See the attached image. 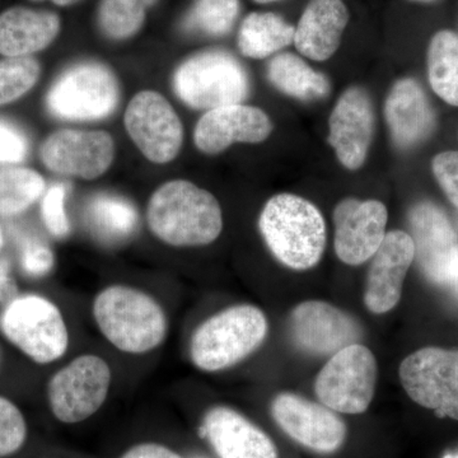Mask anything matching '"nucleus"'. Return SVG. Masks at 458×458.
<instances>
[{"mask_svg": "<svg viewBox=\"0 0 458 458\" xmlns=\"http://www.w3.org/2000/svg\"><path fill=\"white\" fill-rule=\"evenodd\" d=\"M86 219L93 233L107 242L131 237L138 225L134 205L119 195L99 194L90 199Z\"/></svg>", "mask_w": 458, "mask_h": 458, "instance_id": "26", "label": "nucleus"}, {"mask_svg": "<svg viewBox=\"0 0 458 458\" xmlns=\"http://www.w3.org/2000/svg\"><path fill=\"white\" fill-rule=\"evenodd\" d=\"M412 2L430 3V2H434V0H412Z\"/></svg>", "mask_w": 458, "mask_h": 458, "instance_id": "42", "label": "nucleus"}, {"mask_svg": "<svg viewBox=\"0 0 458 458\" xmlns=\"http://www.w3.org/2000/svg\"><path fill=\"white\" fill-rule=\"evenodd\" d=\"M432 170L445 197L458 209V150H448L434 157Z\"/></svg>", "mask_w": 458, "mask_h": 458, "instance_id": "34", "label": "nucleus"}, {"mask_svg": "<svg viewBox=\"0 0 458 458\" xmlns=\"http://www.w3.org/2000/svg\"><path fill=\"white\" fill-rule=\"evenodd\" d=\"M60 32L55 13L23 7L8 9L0 16V55L30 56L47 49Z\"/></svg>", "mask_w": 458, "mask_h": 458, "instance_id": "23", "label": "nucleus"}, {"mask_svg": "<svg viewBox=\"0 0 458 458\" xmlns=\"http://www.w3.org/2000/svg\"><path fill=\"white\" fill-rule=\"evenodd\" d=\"M348 22L343 0H311L295 27V47L309 59L325 62L339 49Z\"/></svg>", "mask_w": 458, "mask_h": 458, "instance_id": "22", "label": "nucleus"}, {"mask_svg": "<svg viewBox=\"0 0 458 458\" xmlns=\"http://www.w3.org/2000/svg\"><path fill=\"white\" fill-rule=\"evenodd\" d=\"M259 229L274 258L293 270H309L322 259L327 225L318 208L294 194H278L264 205Z\"/></svg>", "mask_w": 458, "mask_h": 458, "instance_id": "3", "label": "nucleus"}, {"mask_svg": "<svg viewBox=\"0 0 458 458\" xmlns=\"http://www.w3.org/2000/svg\"><path fill=\"white\" fill-rule=\"evenodd\" d=\"M126 131L148 161L170 164L183 143V126L170 102L155 90L132 98L123 116Z\"/></svg>", "mask_w": 458, "mask_h": 458, "instance_id": "11", "label": "nucleus"}, {"mask_svg": "<svg viewBox=\"0 0 458 458\" xmlns=\"http://www.w3.org/2000/svg\"><path fill=\"white\" fill-rule=\"evenodd\" d=\"M445 458H458V454L457 456H454V454H447Z\"/></svg>", "mask_w": 458, "mask_h": 458, "instance_id": "44", "label": "nucleus"}, {"mask_svg": "<svg viewBox=\"0 0 458 458\" xmlns=\"http://www.w3.org/2000/svg\"><path fill=\"white\" fill-rule=\"evenodd\" d=\"M38 2V0H35ZM54 4L60 5V7H66V5H73L75 3L80 2V0H51Z\"/></svg>", "mask_w": 458, "mask_h": 458, "instance_id": "40", "label": "nucleus"}, {"mask_svg": "<svg viewBox=\"0 0 458 458\" xmlns=\"http://www.w3.org/2000/svg\"><path fill=\"white\" fill-rule=\"evenodd\" d=\"M415 260L430 283L447 285L458 256V240L447 214L430 201L414 205L409 213Z\"/></svg>", "mask_w": 458, "mask_h": 458, "instance_id": "15", "label": "nucleus"}, {"mask_svg": "<svg viewBox=\"0 0 458 458\" xmlns=\"http://www.w3.org/2000/svg\"><path fill=\"white\" fill-rule=\"evenodd\" d=\"M92 315L102 336L125 354H148L167 336L164 307L135 286L114 284L102 289L93 300Z\"/></svg>", "mask_w": 458, "mask_h": 458, "instance_id": "2", "label": "nucleus"}, {"mask_svg": "<svg viewBox=\"0 0 458 458\" xmlns=\"http://www.w3.org/2000/svg\"><path fill=\"white\" fill-rule=\"evenodd\" d=\"M157 0H102L98 7L99 29L111 40L131 38L140 31L147 11Z\"/></svg>", "mask_w": 458, "mask_h": 458, "instance_id": "29", "label": "nucleus"}, {"mask_svg": "<svg viewBox=\"0 0 458 458\" xmlns=\"http://www.w3.org/2000/svg\"><path fill=\"white\" fill-rule=\"evenodd\" d=\"M120 101L116 75L99 63H80L56 78L47 96V110L59 119L90 122L111 116Z\"/></svg>", "mask_w": 458, "mask_h": 458, "instance_id": "7", "label": "nucleus"}, {"mask_svg": "<svg viewBox=\"0 0 458 458\" xmlns=\"http://www.w3.org/2000/svg\"><path fill=\"white\" fill-rule=\"evenodd\" d=\"M269 322L254 304H236L201 322L189 344V357L201 372H221L245 360L267 340Z\"/></svg>", "mask_w": 458, "mask_h": 458, "instance_id": "4", "label": "nucleus"}, {"mask_svg": "<svg viewBox=\"0 0 458 458\" xmlns=\"http://www.w3.org/2000/svg\"><path fill=\"white\" fill-rule=\"evenodd\" d=\"M172 87L189 107L209 111L242 104L250 93V80L236 57L210 50L181 63L172 77Z\"/></svg>", "mask_w": 458, "mask_h": 458, "instance_id": "5", "label": "nucleus"}, {"mask_svg": "<svg viewBox=\"0 0 458 458\" xmlns=\"http://www.w3.org/2000/svg\"><path fill=\"white\" fill-rule=\"evenodd\" d=\"M414 260V242L408 232H387L367 276L364 304L370 312L384 315L399 304L406 274Z\"/></svg>", "mask_w": 458, "mask_h": 458, "instance_id": "19", "label": "nucleus"}, {"mask_svg": "<svg viewBox=\"0 0 458 458\" xmlns=\"http://www.w3.org/2000/svg\"><path fill=\"white\" fill-rule=\"evenodd\" d=\"M27 438V424L21 410L0 396V458L21 450Z\"/></svg>", "mask_w": 458, "mask_h": 458, "instance_id": "32", "label": "nucleus"}, {"mask_svg": "<svg viewBox=\"0 0 458 458\" xmlns=\"http://www.w3.org/2000/svg\"><path fill=\"white\" fill-rule=\"evenodd\" d=\"M66 188L62 183L51 186L41 204L42 221L51 234L64 238L71 232V223L65 212Z\"/></svg>", "mask_w": 458, "mask_h": 458, "instance_id": "33", "label": "nucleus"}, {"mask_svg": "<svg viewBox=\"0 0 458 458\" xmlns=\"http://www.w3.org/2000/svg\"><path fill=\"white\" fill-rule=\"evenodd\" d=\"M399 376L414 403L458 421V351L419 349L403 360Z\"/></svg>", "mask_w": 458, "mask_h": 458, "instance_id": "10", "label": "nucleus"}, {"mask_svg": "<svg viewBox=\"0 0 458 458\" xmlns=\"http://www.w3.org/2000/svg\"><path fill=\"white\" fill-rule=\"evenodd\" d=\"M0 331L30 360L53 363L68 352V327L55 303L38 294L18 295L0 313Z\"/></svg>", "mask_w": 458, "mask_h": 458, "instance_id": "6", "label": "nucleus"}, {"mask_svg": "<svg viewBox=\"0 0 458 458\" xmlns=\"http://www.w3.org/2000/svg\"><path fill=\"white\" fill-rule=\"evenodd\" d=\"M120 458H183L171 448L159 443L147 442L132 445Z\"/></svg>", "mask_w": 458, "mask_h": 458, "instance_id": "37", "label": "nucleus"}, {"mask_svg": "<svg viewBox=\"0 0 458 458\" xmlns=\"http://www.w3.org/2000/svg\"><path fill=\"white\" fill-rule=\"evenodd\" d=\"M295 27L278 14L254 12L243 20L238 32L241 53L251 59H265L294 42Z\"/></svg>", "mask_w": 458, "mask_h": 458, "instance_id": "25", "label": "nucleus"}, {"mask_svg": "<svg viewBox=\"0 0 458 458\" xmlns=\"http://www.w3.org/2000/svg\"><path fill=\"white\" fill-rule=\"evenodd\" d=\"M192 458H207V457H203V456H194Z\"/></svg>", "mask_w": 458, "mask_h": 458, "instance_id": "45", "label": "nucleus"}, {"mask_svg": "<svg viewBox=\"0 0 458 458\" xmlns=\"http://www.w3.org/2000/svg\"><path fill=\"white\" fill-rule=\"evenodd\" d=\"M259 4H269V3L280 2V0H254Z\"/></svg>", "mask_w": 458, "mask_h": 458, "instance_id": "41", "label": "nucleus"}, {"mask_svg": "<svg viewBox=\"0 0 458 458\" xmlns=\"http://www.w3.org/2000/svg\"><path fill=\"white\" fill-rule=\"evenodd\" d=\"M289 334L300 351L312 355H334L360 344L363 330L349 313L324 301H307L289 316Z\"/></svg>", "mask_w": 458, "mask_h": 458, "instance_id": "13", "label": "nucleus"}, {"mask_svg": "<svg viewBox=\"0 0 458 458\" xmlns=\"http://www.w3.org/2000/svg\"><path fill=\"white\" fill-rule=\"evenodd\" d=\"M42 164L64 176L98 179L114 158L113 137L102 131H57L42 143Z\"/></svg>", "mask_w": 458, "mask_h": 458, "instance_id": "14", "label": "nucleus"}, {"mask_svg": "<svg viewBox=\"0 0 458 458\" xmlns=\"http://www.w3.org/2000/svg\"><path fill=\"white\" fill-rule=\"evenodd\" d=\"M44 191L45 180L38 172L22 167L0 168V216L25 212Z\"/></svg>", "mask_w": 458, "mask_h": 458, "instance_id": "28", "label": "nucleus"}, {"mask_svg": "<svg viewBox=\"0 0 458 458\" xmlns=\"http://www.w3.org/2000/svg\"><path fill=\"white\" fill-rule=\"evenodd\" d=\"M148 228L172 247L208 246L221 236L223 213L213 194L188 180L168 181L147 207Z\"/></svg>", "mask_w": 458, "mask_h": 458, "instance_id": "1", "label": "nucleus"}, {"mask_svg": "<svg viewBox=\"0 0 458 458\" xmlns=\"http://www.w3.org/2000/svg\"><path fill=\"white\" fill-rule=\"evenodd\" d=\"M111 384L113 370L105 358L78 355L54 373L47 384L51 412L60 423H82L104 406Z\"/></svg>", "mask_w": 458, "mask_h": 458, "instance_id": "8", "label": "nucleus"}, {"mask_svg": "<svg viewBox=\"0 0 458 458\" xmlns=\"http://www.w3.org/2000/svg\"><path fill=\"white\" fill-rule=\"evenodd\" d=\"M200 434L219 458H278L270 437L228 406L208 410L201 420Z\"/></svg>", "mask_w": 458, "mask_h": 458, "instance_id": "20", "label": "nucleus"}, {"mask_svg": "<svg viewBox=\"0 0 458 458\" xmlns=\"http://www.w3.org/2000/svg\"><path fill=\"white\" fill-rule=\"evenodd\" d=\"M273 131L270 117L261 108L238 104L207 111L199 120L194 143L204 155H219L232 144H260Z\"/></svg>", "mask_w": 458, "mask_h": 458, "instance_id": "18", "label": "nucleus"}, {"mask_svg": "<svg viewBox=\"0 0 458 458\" xmlns=\"http://www.w3.org/2000/svg\"><path fill=\"white\" fill-rule=\"evenodd\" d=\"M388 213L378 200L346 198L334 210L335 252L344 264L358 267L373 258L385 240Z\"/></svg>", "mask_w": 458, "mask_h": 458, "instance_id": "16", "label": "nucleus"}, {"mask_svg": "<svg viewBox=\"0 0 458 458\" xmlns=\"http://www.w3.org/2000/svg\"><path fill=\"white\" fill-rule=\"evenodd\" d=\"M3 245V234H2V229H0V247Z\"/></svg>", "mask_w": 458, "mask_h": 458, "instance_id": "43", "label": "nucleus"}, {"mask_svg": "<svg viewBox=\"0 0 458 458\" xmlns=\"http://www.w3.org/2000/svg\"><path fill=\"white\" fill-rule=\"evenodd\" d=\"M29 155V140L20 129L0 120V164H18Z\"/></svg>", "mask_w": 458, "mask_h": 458, "instance_id": "35", "label": "nucleus"}, {"mask_svg": "<svg viewBox=\"0 0 458 458\" xmlns=\"http://www.w3.org/2000/svg\"><path fill=\"white\" fill-rule=\"evenodd\" d=\"M327 143L351 171L360 170L369 157L375 134V110L369 93L361 87L344 90L328 120Z\"/></svg>", "mask_w": 458, "mask_h": 458, "instance_id": "17", "label": "nucleus"}, {"mask_svg": "<svg viewBox=\"0 0 458 458\" xmlns=\"http://www.w3.org/2000/svg\"><path fill=\"white\" fill-rule=\"evenodd\" d=\"M447 286H450L452 291L458 295V256L452 267L450 279H448Z\"/></svg>", "mask_w": 458, "mask_h": 458, "instance_id": "39", "label": "nucleus"}, {"mask_svg": "<svg viewBox=\"0 0 458 458\" xmlns=\"http://www.w3.org/2000/svg\"><path fill=\"white\" fill-rule=\"evenodd\" d=\"M18 297L17 286L12 278L11 261L0 259V303L8 304Z\"/></svg>", "mask_w": 458, "mask_h": 458, "instance_id": "38", "label": "nucleus"}, {"mask_svg": "<svg viewBox=\"0 0 458 458\" xmlns=\"http://www.w3.org/2000/svg\"><path fill=\"white\" fill-rule=\"evenodd\" d=\"M385 117L396 148L409 150L429 140L436 113L426 90L412 78L397 81L385 102Z\"/></svg>", "mask_w": 458, "mask_h": 458, "instance_id": "21", "label": "nucleus"}, {"mask_svg": "<svg viewBox=\"0 0 458 458\" xmlns=\"http://www.w3.org/2000/svg\"><path fill=\"white\" fill-rule=\"evenodd\" d=\"M377 376L375 354L361 344H352L335 352L319 370L315 394L334 411L363 414L375 397Z\"/></svg>", "mask_w": 458, "mask_h": 458, "instance_id": "9", "label": "nucleus"}, {"mask_svg": "<svg viewBox=\"0 0 458 458\" xmlns=\"http://www.w3.org/2000/svg\"><path fill=\"white\" fill-rule=\"evenodd\" d=\"M240 0H197L183 20V31L221 38L233 29Z\"/></svg>", "mask_w": 458, "mask_h": 458, "instance_id": "30", "label": "nucleus"}, {"mask_svg": "<svg viewBox=\"0 0 458 458\" xmlns=\"http://www.w3.org/2000/svg\"><path fill=\"white\" fill-rule=\"evenodd\" d=\"M267 78L279 92L301 101H316L330 95L327 75L315 71L294 54H279L267 65Z\"/></svg>", "mask_w": 458, "mask_h": 458, "instance_id": "24", "label": "nucleus"}, {"mask_svg": "<svg viewBox=\"0 0 458 458\" xmlns=\"http://www.w3.org/2000/svg\"><path fill=\"white\" fill-rule=\"evenodd\" d=\"M21 264L30 276H44L53 269L54 255L45 243L29 240L23 243Z\"/></svg>", "mask_w": 458, "mask_h": 458, "instance_id": "36", "label": "nucleus"}, {"mask_svg": "<svg viewBox=\"0 0 458 458\" xmlns=\"http://www.w3.org/2000/svg\"><path fill=\"white\" fill-rule=\"evenodd\" d=\"M428 78L434 92L458 107V35L443 30L429 42L427 55Z\"/></svg>", "mask_w": 458, "mask_h": 458, "instance_id": "27", "label": "nucleus"}, {"mask_svg": "<svg viewBox=\"0 0 458 458\" xmlns=\"http://www.w3.org/2000/svg\"><path fill=\"white\" fill-rule=\"evenodd\" d=\"M41 66L32 56L0 60V106L17 101L38 83Z\"/></svg>", "mask_w": 458, "mask_h": 458, "instance_id": "31", "label": "nucleus"}, {"mask_svg": "<svg viewBox=\"0 0 458 458\" xmlns=\"http://www.w3.org/2000/svg\"><path fill=\"white\" fill-rule=\"evenodd\" d=\"M270 412L289 438L318 454L340 450L348 436V428L336 411L301 394H276L271 401Z\"/></svg>", "mask_w": 458, "mask_h": 458, "instance_id": "12", "label": "nucleus"}]
</instances>
